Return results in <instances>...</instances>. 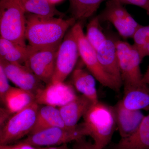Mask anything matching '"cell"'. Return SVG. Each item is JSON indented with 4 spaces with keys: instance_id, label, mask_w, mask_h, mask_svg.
I'll use <instances>...</instances> for the list:
<instances>
[{
    "instance_id": "cell-1",
    "label": "cell",
    "mask_w": 149,
    "mask_h": 149,
    "mask_svg": "<svg viewBox=\"0 0 149 149\" xmlns=\"http://www.w3.org/2000/svg\"><path fill=\"white\" fill-rule=\"evenodd\" d=\"M73 17H45L26 15L25 38L29 45L37 49L58 48L65 33L75 24Z\"/></svg>"
},
{
    "instance_id": "cell-2",
    "label": "cell",
    "mask_w": 149,
    "mask_h": 149,
    "mask_svg": "<svg viewBox=\"0 0 149 149\" xmlns=\"http://www.w3.org/2000/svg\"><path fill=\"white\" fill-rule=\"evenodd\" d=\"M83 118L80 125L84 136H90L97 148L103 149L117 128L113 107L98 101L91 105Z\"/></svg>"
},
{
    "instance_id": "cell-3",
    "label": "cell",
    "mask_w": 149,
    "mask_h": 149,
    "mask_svg": "<svg viewBox=\"0 0 149 149\" xmlns=\"http://www.w3.org/2000/svg\"><path fill=\"white\" fill-rule=\"evenodd\" d=\"M15 0H0L1 37L26 46V14Z\"/></svg>"
},
{
    "instance_id": "cell-4",
    "label": "cell",
    "mask_w": 149,
    "mask_h": 149,
    "mask_svg": "<svg viewBox=\"0 0 149 149\" xmlns=\"http://www.w3.org/2000/svg\"><path fill=\"white\" fill-rule=\"evenodd\" d=\"M71 29L77 40L80 56L88 71L104 87L115 91H119L121 86L102 67L97 52L87 40L81 22L75 23Z\"/></svg>"
},
{
    "instance_id": "cell-5",
    "label": "cell",
    "mask_w": 149,
    "mask_h": 149,
    "mask_svg": "<svg viewBox=\"0 0 149 149\" xmlns=\"http://www.w3.org/2000/svg\"><path fill=\"white\" fill-rule=\"evenodd\" d=\"M40 107L35 102L11 116L1 127L0 145H9L29 135L35 125Z\"/></svg>"
},
{
    "instance_id": "cell-6",
    "label": "cell",
    "mask_w": 149,
    "mask_h": 149,
    "mask_svg": "<svg viewBox=\"0 0 149 149\" xmlns=\"http://www.w3.org/2000/svg\"><path fill=\"white\" fill-rule=\"evenodd\" d=\"M118 63L124 90L145 85L140 64L142 59L133 45L122 40H116Z\"/></svg>"
},
{
    "instance_id": "cell-7",
    "label": "cell",
    "mask_w": 149,
    "mask_h": 149,
    "mask_svg": "<svg viewBox=\"0 0 149 149\" xmlns=\"http://www.w3.org/2000/svg\"><path fill=\"white\" fill-rule=\"evenodd\" d=\"M85 137L80 125L76 128L53 127L28 135L23 140L17 141L35 147L55 146L75 141Z\"/></svg>"
},
{
    "instance_id": "cell-8",
    "label": "cell",
    "mask_w": 149,
    "mask_h": 149,
    "mask_svg": "<svg viewBox=\"0 0 149 149\" xmlns=\"http://www.w3.org/2000/svg\"><path fill=\"white\" fill-rule=\"evenodd\" d=\"M79 56L77 40L71 28L65 34L58 49L54 71L51 83L64 82L74 70Z\"/></svg>"
},
{
    "instance_id": "cell-9",
    "label": "cell",
    "mask_w": 149,
    "mask_h": 149,
    "mask_svg": "<svg viewBox=\"0 0 149 149\" xmlns=\"http://www.w3.org/2000/svg\"><path fill=\"white\" fill-rule=\"evenodd\" d=\"M98 17L101 21L111 22L123 38H133L136 30L142 25L127 11L119 0H109Z\"/></svg>"
},
{
    "instance_id": "cell-10",
    "label": "cell",
    "mask_w": 149,
    "mask_h": 149,
    "mask_svg": "<svg viewBox=\"0 0 149 149\" xmlns=\"http://www.w3.org/2000/svg\"><path fill=\"white\" fill-rule=\"evenodd\" d=\"M77 96L72 85L64 82L51 83L35 95V102L40 105L59 108L73 100Z\"/></svg>"
},
{
    "instance_id": "cell-11",
    "label": "cell",
    "mask_w": 149,
    "mask_h": 149,
    "mask_svg": "<svg viewBox=\"0 0 149 149\" xmlns=\"http://www.w3.org/2000/svg\"><path fill=\"white\" fill-rule=\"evenodd\" d=\"M0 64L3 68L6 74L13 84L18 88L35 94L45 88L43 82L26 65L8 62L0 59Z\"/></svg>"
},
{
    "instance_id": "cell-12",
    "label": "cell",
    "mask_w": 149,
    "mask_h": 149,
    "mask_svg": "<svg viewBox=\"0 0 149 149\" xmlns=\"http://www.w3.org/2000/svg\"><path fill=\"white\" fill-rule=\"evenodd\" d=\"M58 48L37 49L24 64L46 85L51 83L53 76Z\"/></svg>"
},
{
    "instance_id": "cell-13",
    "label": "cell",
    "mask_w": 149,
    "mask_h": 149,
    "mask_svg": "<svg viewBox=\"0 0 149 149\" xmlns=\"http://www.w3.org/2000/svg\"><path fill=\"white\" fill-rule=\"evenodd\" d=\"M117 128L121 139L127 138L137 130L145 116L141 110L126 108L120 100L114 106Z\"/></svg>"
},
{
    "instance_id": "cell-14",
    "label": "cell",
    "mask_w": 149,
    "mask_h": 149,
    "mask_svg": "<svg viewBox=\"0 0 149 149\" xmlns=\"http://www.w3.org/2000/svg\"><path fill=\"white\" fill-rule=\"evenodd\" d=\"M115 41L107 38L96 52L99 62L104 70L121 86L123 83Z\"/></svg>"
},
{
    "instance_id": "cell-15",
    "label": "cell",
    "mask_w": 149,
    "mask_h": 149,
    "mask_svg": "<svg viewBox=\"0 0 149 149\" xmlns=\"http://www.w3.org/2000/svg\"><path fill=\"white\" fill-rule=\"evenodd\" d=\"M93 104L88 98L81 95L68 103L59 107L65 126L70 128H76L77 123Z\"/></svg>"
},
{
    "instance_id": "cell-16",
    "label": "cell",
    "mask_w": 149,
    "mask_h": 149,
    "mask_svg": "<svg viewBox=\"0 0 149 149\" xmlns=\"http://www.w3.org/2000/svg\"><path fill=\"white\" fill-rule=\"evenodd\" d=\"M72 83L74 88L82 95L95 103L99 101L96 86V79L89 71L81 68L74 70Z\"/></svg>"
},
{
    "instance_id": "cell-17",
    "label": "cell",
    "mask_w": 149,
    "mask_h": 149,
    "mask_svg": "<svg viewBox=\"0 0 149 149\" xmlns=\"http://www.w3.org/2000/svg\"><path fill=\"white\" fill-rule=\"evenodd\" d=\"M53 127H66L58 108L49 105L40 107L35 125L29 135Z\"/></svg>"
},
{
    "instance_id": "cell-18",
    "label": "cell",
    "mask_w": 149,
    "mask_h": 149,
    "mask_svg": "<svg viewBox=\"0 0 149 149\" xmlns=\"http://www.w3.org/2000/svg\"><path fill=\"white\" fill-rule=\"evenodd\" d=\"M12 114L24 109L35 102V95L29 91L11 87L1 101Z\"/></svg>"
},
{
    "instance_id": "cell-19",
    "label": "cell",
    "mask_w": 149,
    "mask_h": 149,
    "mask_svg": "<svg viewBox=\"0 0 149 149\" xmlns=\"http://www.w3.org/2000/svg\"><path fill=\"white\" fill-rule=\"evenodd\" d=\"M120 101L128 109L149 111V87L145 84L124 90Z\"/></svg>"
},
{
    "instance_id": "cell-20",
    "label": "cell",
    "mask_w": 149,
    "mask_h": 149,
    "mask_svg": "<svg viewBox=\"0 0 149 149\" xmlns=\"http://www.w3.org/2000/svg\"><path fill=\"white\" fill-rule=\"evenodd\" d=\"M116 149H149V114L145 116L139 128L127 138L120 139Z\"/></svg>"
},
{
    "instance_id": "cell-21",
    "label": "cell",
    "mask_w": 149,
    "mask_h": 149,
    "mask_svg": "<svg viewBox=\"0 0 149 149\" xmlns=\"http://www.w3.org/2000/svg\"><path fill=\"white\" fill-rule=\"evenodd\" d=\"M25 13L45 17L62 16L63 13L58 10L47 0H15Z\"/></svg>"
},
{
    "instance_id": "cell-22",
    "label": "cell",
    "mask_w": 149,
    "mask_h": 149,
    "mask_svg": "<svg viewBox=\"0 0 149 149\" xmlns=\"http://www.w3.org/2000/svg\"><path fill=\"white\" fill-rule=\"evenodd\" d=\"M105 0H70L73 17L80 22L94 14Z\"/></svg>"
},
{
    "instance_id": "cell-23",
    "label": "cell",
    "mask_w": 149,
    "mask_h": 149,
    "mask_svg": "<svg viewBox=\"0 0 149 149\" xmlns=\"http://www.w3.org/2000/svg\"><path fill=\"white\" fill-rule=\"evenodd\" d=\"M97 16L94 17L87 26L86 38L88 42L96 51L107 39L102 29Z\"/></svg>"
},
{
    "instance_id": "cell-24",
    "label": "cell",
    "mask_w": 149,
    "mask_h": 149,
    "mask_svg": "<svg viewBox=\"0 0 149 149\" xmlns=\"http://www.w3.org/2000/svg\"><path fill=\"white\" fill-rule=\"evenodd\" d=\"M37 49L29 45L22 46L15 44L6 56L0 59L8 62L24 64L31 55Z\"/></svg>"
},
{
    "instance_id": "cell-25",
    "label": "cell",
    "mask_w": 149,
    "mask_h": 149,
    "mask_svg": "<svg viewBox=\"0 0 149 149\" xmlns=\"http://www.w3.org/2000/svg\"><path fill=\"white\" fill-rule=\"evenodd\" d=\"M133 38L134 41L133 45L140 54L149 43V24L141 26L138 28Z\"/></svg>"
},
{
    "instance_id": "cell-26",
    "label": "cell",
    "mask_w": 149,
    "mask_h": 149,
    "mask_svg": "<svg viewBox=\"0 0 149 149\" xmlns=\"http://www.w3.org/2000/svg\"><path fill=\"white\" fill-rule=\"evenodd\" d=\"M8 80L3 68L0 64V98L1 101L11 87L9 83Z\"/></svg>"
},
{
    "instance_id": "cell-27",
    "label": "cell",
    "mask_w": 149,
    "mask_h": 149,
    "mask_svg": "<svg viewBox=\"0 0 149 149\" xmlns=\"http://www.w3.org/2000/svg\"><path fill=\"white\" fill-rule=\"evenodd\" d=\"M15 43L10 40L0 38V59H3L9 52Z\"/></svg>"
},
{
    "instance_id": "cell-28",
    "label": "cell",
    "mask_w": 149,
    "mask_h": 149,
    "mask_svg": "<svg viewBox=\"0 0 149 149\" xmlns=\"http://www.w3.org/2000/svg\"><path fill=\"white\" fill-rule=\"evenodd\" d=\"M123 4L133 5L143 9L149 15V0H119Z\"/></svg>"
},
{
    "instance_id": "cell-29",
    "label": "cell",
    "mask_w": 149,
    "mask_h": 149,
    "mask_svg": "<svg viewBox=\"0 0 149 149\" xmlns=\"http://www.w3.org/2000/svg\"><path fill=\"white\" fill-rule=\"evenodd\" d=\"M73 149H98L97 148L94 144L88 142L84 138L74 141Z\"/></svg>"
},
{
    "instance_id": "cell-30",
    "label": "cell",
    "mask_w": 149,
    "mask_h": 149,
    "mask_svg": "<svg viewBox=\"0 0 149 149\" xmlns=\"http://www.w3.org/2000/svg\"><path fill=\"white\" fill-rule=\"evenodd\" d=\"M11 113L6 108L1 109V119H0V124L1 127L8 120V117Z\"/></svg>"
},
{
    "instance_id": "cell-31",
    "label": "cell",
    "mask_w": 149,
    "mask_h": 149,
    "mask_svg": "<svg viewBox=\"0 0 149 149\" xmlns=\"http://www.w3.org/2000/svg\"><path fill=\"white\" fill-rule=\"evenodd\" d=\"M37 149H69L68 147L67 144L55 146H48L44 147H38Z\"/></svg>"
},
{
    "instance_id": "cell-32",
    "label": "cell",
    "mask_w": 149,
    "mask_h": 149,
    "mask_svg": "<svg viewBox=\"0 0 149 149\" xmlns=\"http://www.w3.org/2000/svg\"><path fill=\"white\" fill-rule=\"evenodd\" d=\"M140 54L142 60L145 57L148 56H149V43L146 46V47L144 48V49L142 51Z\"/></svg>"
},
{
    "instance_id": "cell-33",
    "label": "cell",
    "mask_w": 149,
    "mask_h": 149,
    "mask_svg": "<svg viewBox=\"0 0 149 149\" xmlns=\"http://www.w3.org/2000/svg\"><path fill=\"white\" fill-rule=\"evenodd\" d=\"M143 83L146 85H149V66L146 72L143 75Z\"/></svg>"
},
{
    "instance_id": "cell-34",
    "label": "cell",
    "mask_w": 149,
    "mask_h": 149,
    "mask_svg": "<svg viewBox=\"0 0 149 149\" xmlns=\"http://www.w3.org/2000/svg\"><path fill=\"white\" fill-rule=\"evenodd\" d=\"M47 1L49 2L52 3V4H53L54 5L56 4L61 2L63 1V0H47Z\"/></svg>"
},
{
    "instance_id": "cell-35",
    "label": "cell",
    "mask_w": 149,
    "mask_h": 149,
    "mask_svg": "<svg viewBox=\"0 0 149 149\" xmlns=\"http://www.w3.org/2000/svg\"><path fill=\"white\" fill-rule=\"evenodd\" d=\"M0 149H11V146L10 145L0 146Z\"/></svg>"
}]
</instances>
